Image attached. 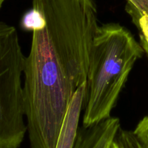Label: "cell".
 Returning <instances> with one entry per match:
<instances>
[{
    "mask_svg": "<svg viewBox=\"0 0 148 148\" xmlns=\"http://www.w3.org/2000/svg\"><path fill=\"white\" fill-rule=\"evenodd\" d=\"M21 26L33 31L24 68L31 148H56L67 108L87 80L98 27L95 0H33Z\"/></svg>",
    "mask_w": 148,
    "mask_h": 148,
    "instance_id": "1",
    "label": "cell"
},
{
    "mask_svg": "<svg viewBox=\"0 0 148 148\" xmlns=\"http://www.w3.org/2000/svg\"><path fill=\"white\" fill-rule=\"evenodd\" d=\"M144 51L124 26L114 23L98 26L85 82L83 127L111 116L130 72Z\"/></svg>",
    "mask_w": 148,
    "mask_h": 148,
    "instance_id": "2",
    "label": "cell"
},
{
    "mask_svg": "<svg viewBox=\"0 0 148 148\" xmlns=\"http://www.w3.org/2000/svg\"><path fill=\"white\" fill-rule=\"evenodd\" d=\"M25 61L16 28L0 21V148H19L27 132L22 85Z\"/></svg>",
    "mask_w": 148,
    "mask_h": 148,
    "instance_id": "3",
    "label": "cell"
},
{
    "mask_svg": "<svg viewBox=\"0 0 148 148\" xmlns=\"http://www.w3.org/2000/svg\"><path fill=\"white\" fill-rule=\"evenodd\" d=\"M121 128L120 120L110 116L78 130L73 148H110Z\"/></svg>",
    "mask_w": 148,
    "mask_h": 148,
    "instance_id": "4",
    "label": "cell"
},
{
    "mask_svg": "<svg viewBox=\"0 0 148 148\" xmlns=\"http://www.w3.org/2000/svg\"><path fill=\"white\" fill-rule=\"evenodd\" d=\"M85 82L75 92L67 108L56 148H73L79 130L80 114L83 108Z\"/></svg>",
    "mask_w": 148,
    "mask_h": 148,
    "instance_id": "5",
    "label": "cell"
},
{
    "mask_svg": "<svg viewBox=\"0 0 148 148\" xmlns=\"http://www.w3.org/2000/svg\"><path fill=\"white\" fill-rule=\"evenodd\" d=\"M115 140L121 148H148V115L133 132L120 128Z\"/></svg>",
    "mask_w": 148,
    "mask_h": 148,
    "instance_id": "6",
    "label": "cell"
},
{
    "mask_svg": "<svg viewBox=\"0 0 148 148\" xmlns=\"http://www.w3.org/2000/svg\"><path fill=\"white\" fill-rule=\"evenodd\" d=\"M132 10L134 20L141 17H148V0H127Z\"/></svg>",
    "mask_w": 148,
    "mask_h": 148,
    "instance_id": "7",
    "label": "cell"
},
{
    "mask_svg": "<svg viewBox=\"0 0 148 148\" xmlns=\"http://www.w3.org/2000/svg\"><path fill=\"white\" fill-rule=\"evenodd\" d=\"M143 47L144 50H145V51H147L148 53V39L143 43Z\"/></svg>",
    "mask_w": 148,
    "mask_h": 148,
    "instance_id": "8",
    "label": "cell"
},
{
    "mask_svg": "<svg viewBox=\"0 0 148 148\" xmlns=\"http://www.w3.org/2000/svg\"><path fill=\"white\" fill-rule=\"evenodd\" d=\"M110 148H121V147H120V146L119 145L118 143H116V140H114V142L112 143V145H111V147Z\"/></svg>",
    "mask_w": 148,
    "mask_h": 148,
    "instance_id": "9",
    "label": "cell"
},
{
    "mask_svg": "<svg viewBox=\"0 0 148 148\" xmlns=\"http://www.w3.org/2000/svg\"><path fill=\"white\" fill-rule=\"evenodd\" d=\"M4 1H5V0H0V8H1V6H2L3 3H4Z\"/></svg>",
    "mask_w": 148,
    "mask_h": 148,
    "instance_id": "10",
    "label": "cell"
}]
</instances>
